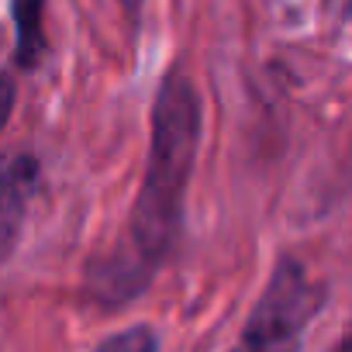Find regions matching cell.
I'll use <instances>...</instances> for the list:
<instances>
[{"label": "cell", "instance_id": "cell-1", "mask_svg": "<svg viewBox=\"0 0 352 352\" xmlns=\"http://www.w3.org/2000/svg\"><path fill=\"white\" fill-rule=\"evenodd\" d=\"M201 124L204 104L194 80L180 69H169L152 104V142L145 159L148 166L128 221V256L148 273H155V266L180 242L187 184L201 148Z\"/></svg>", "mask_w": 352, "mask_h": 352}, {"label": "cell", "instance_id": "cell-2", "mask_svg": "<svg viewBox=\"0 0 352 352\" xmlns=\"http://www.w3.org/2000/svg\"><path fill=\"white\" fill-rule=\"evenodd\" d=\"M324 294L328 290L307 276L300 259L283 256L232 352H300L304 331L321 311Z\"/></svg>", "mask_w": 352, "mask_h": 352}, {"label": "cell", "instance_id": "cell-3", "mask_svg": "<svg viewBox=\"0 0 352 352\" xmlns=\"http://www.w3.org/2000/svg\"><path fill=\"white\" fill-rule=\"evenodd\" d=\"M42 180L38 159L28 152L0 155V266H4L18 245L28 201Z\"/></svg>", "mask_w": 352, "mask_h": 352}, {"label": "cell", "instance_id": "cell-4", "mask_svg": "<svg viewBox=\"0 0 352 352\" xmlns=\"http://www.w3.org/2000/svg\"><path fill=\"white\" fill-rule=\"evenodd\" d=\"M45 0H14V25H18V49L14 63L21 69H35L45 56Z\"/></svg>", "mask_w": 352, "mask_h": 352}, {"label": "cell", "instance_id": "cell-5", "mask_svg": "<svg viewBox=\"0 0 352 352\" xmlns=\"http://www.w3.org/2000/svg\"><path fill=\"white\" fill-rule=\"evenodd\" d=\"M94 352H159V338L148 324H131L124 331L107 335Z\"/></svg>", "mask_w": 352, "mask_h": 352}, {"label": "cell", "instance_id": "cell-6", "mask_svg": "<svg viewBox=\"0 0 352 352\" xmlns=\"http://www.w3.org/2000/svg\"><path fill=\"white\" fill-rule=\"evenodd\" d=\"M14 100H18V87H14V80L0 73V131L8 128V121H11V114H14Z\"/></svg>", "mask_w": 352, "mask_h": 352}, {"label": "cell", "instance_id": "cell-7", "mask_svg": "<svg viewBox=\"0 0 352 352\" xmlns=\"http://www.w3.org/2000/svg\"><path fill=\"white\" fill-rule=\"evenodd\" d=\"M142 4H145V0H121V8H124V14H128V21H131V25H138Z\"/></svg>", "mask_w": 352, "mask_h": 352}, {"label": "cell", "instance_id": "cell-8", "mask_svg": "<svg viewBox=\"0 0 352 352\" xmlns=\"http://www.w3.org/2000/svg\"><path fill=\"white\" fill-rule=\"evenodd\" d=\"M338 352H349V345H345V342H342V345H338Z\"/></svg>", "mask_w": 352, "mask_h": 352}]
</instances>
